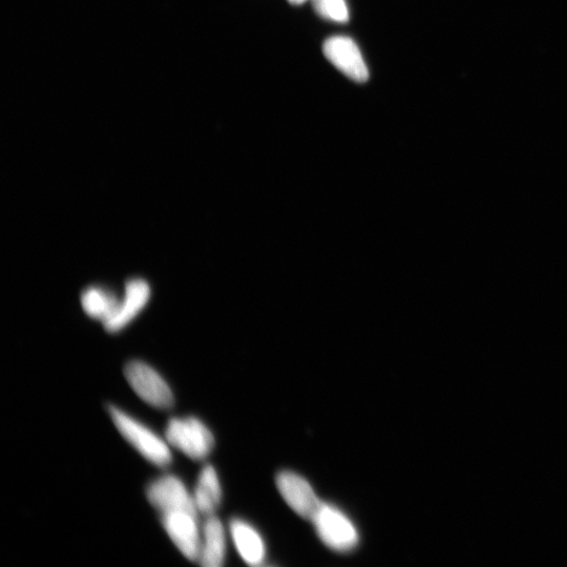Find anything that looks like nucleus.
<instances>
[{
	"label": "nucleus",
	"instance_id": "obj_1",
	"mask_svg": "<svg viewBox=\"0 0 567 567\" xmlns=\"http://www.w3.org/2000/svg\"><path fill=\"white\" fill-rule=\"evenodd\" d=\"M108 409L117 430L144 459L161 469L172 465V447L165 437L116 406L110 405Z\"/></svg>",
	"mask_w": 567,
	"mask_h": 567
},
{
	"label": "nucleus",
	"instance_id": "obj_2",
	"mask_svg": "<svg viewBox=\"0 0 567 567\" xmlns=\"http://www.w3.org/2000/svg\"><path fill=\"white\" fill-rule=\"evenodd\" d=\"M164 437L172 448L194 461L205 460L215 447L213 432L195 416L168 420Z\"/></svg>",
	"mask_w": 567,
	"mask_h": 567
},
{
	"label": "nucleus",
	"instance_id": "obj_3",
	"mask_svg": "<svg viewBox=\"0 0 567 567\" xmlns=\"http://www.w3.org/2000/svg\"><path fill=\"white\" fill-rule=\"evenodd\" d=\"M312 522L322 542L334 552H351L360 543L359 531L354 523L332 504L323 502Z\"/></svg>",
	"mask_w": 567,
	"mask_h": 567
},
{
	"label": "nucleus",
	"instance_id": "obj_4",
	"mask_svg": "<svg viewBox=\"0 0 567 567\" xmlns=\"http://www.w3.org/2000/svg\"><path fill=\"white\" fill-rule=\"evenodd\" d=\"M124 376L134 392L147 405L158 410H170L175 396L170 385L152 366L141 361L126 364Z\"/></svg>",
	"mask_w": 567,
	"mask_h": 567
},
{
	"label": "nucleus",
	"instance_id": "obj_5",
	"mask_svg": "<svg viewBox=\"0 0 567 567\" xmlns=\"http://www.w3.org/2000/svg\"><path fill=\"white\" fill-rule=\"evenodd\" d=\"M197 509L183 508L160 513L163 529L188 560L198 561L202 525Z\"/></svg>",
	"mask_w": 567,
	"mask_h": 567
},
{
	"label": "nucleus",
	"instance_id": "obj_6",
	"mask_svg": "<svg viewBox=\"0 0 567 567\" xmlns=\"http://www.w3.org/2000/svg\"><path fill=\"white\" fill-rule=\"evenodd\" d=\"M277 487L288 506L300 517L312 521L323 501L301 475L283 471L277 476Z\"/></svg>",
	"mask_w": 567,
	"mask_h": 567
},
{
	"label": "nucleus",
	"instance_id": "obj_7",
	"mask_svg": "<svg viewBox=\"0 0 567 567\" xmlns=\"http://www.w3.org/2000/svg\"><path fill=\"white\" fill-rule=\"evenodd\" d=\"M323 51L332 65L355 82L369 78V70L362 52L355 42L346 36H334L325 41Z\"/></svg>",
	"mask_w": 567,
	"mask_h": 567
},
{
	"label": "nucleus",
	"instance_id": "obj_8",
	"mask_svg": "<svg viewBox=\"0 0 567 567\" xmlns=\"http://www.w3.org/2000/svg\"><path fill=\"white\" fill-rule=\"evenodd\" d=\"M146 497L160 513L175 509L196 508L193 493L181 478L165 474L153 480L146 488Z\"/></svg>",
	"mask_w": 567,
	"mask_h": 567
},
{
	"label": "nucleus",
	"instance_id": "obj_9",
	"mask_svg": "<svg viewBox=\"0 0 567 567\" xmlns=\"http://www.w3.org/2000/svg\"><path fill=\"white\" fill-rule=\"evenodd\" d=\"M151 296L152 289L146 281L133 279L126 283L118 309L114 317L103 325L104 329L110 333H117L128 327L149 303Z\"/></svg>",
	"mask_w": 567,
	"mask_h": 567
},
{
	"label": "nucleus",
	"instance_id": "obj_10",
	"mask_svg": "<svg viewBox=\"0 0 567 567\" xmlns=\"http://www.w3.org/2000/svg\"><path fill=\"white\" fill-rule=\"evenodd\" d=\"M226 532L222 521L215 515L206 517L198 561L204 567H221L226 559Z\"/></svg>",
	"mask_w": 567,
	"mask_h": 567
},
{
	"label": "nucleus",
	"instance_id": "obj_11",
	"mask_svg": "<svg viewBox=\"0 0 567 567\" xmlns=\"http://www.w3.org/2000/svg\"><path fill=\"white\" fill-rule=\"evenodd\" d=\"M231 539L248 565H262L266 558V545L260 533L242 519H233L229 524Z\"/></svg>",
	"mask_w": 567,
	"mask_h": 567
},
{
	"label": "nucleus",
	"instance_id": "obj_12",
	"mask_svg": "<svg viewBox=\"0 0 567 567\" xmlns=\"http://www.w3.org/2000/svg\"><path fill=\"white\" fill-rule=\"evenodd\" d=\"M193 497L200 515L205 517L215 515L222 501V487L214 466L206 465L201 470Z\"/></svg>",
	"mask_w": 567,
	"mask_h": 567
},
{
	"label": "nucleus",
	"instance_id": "obj_13",
	"mask_svg": "<svg viewBox=\"0 0 567 567\" xmlns=\"http://www.w3.org/2000/svg\"><path fill=\"white\" fill-rule=\"evenodd\" d=\"M120 299L114 292L101 287H90L83 291L81 305L89 317L105 323L115 315Z\"/></svg>",
	"mask_w": 567,
	"mask_h": 567
},
{
	"label": "nucleus",
	"instance_id": "obj_14",
	"mask_svg": "<svg viewBox=\"0 0 567 567\" xmlns=\"http://www.w3.org/2000/svg\"><path fill=\"white\" fill-rule=\"evenodd\" d=\"M317 13L333 23L345 24L349 20V9L346 0H312Z\"/></svg>",
	"mask_w": 567,
	"mask_h": 567
},
{
	"label": "nucleus",
	"instance_id": "obj_15",
	"mask_svg": "<svg viewBox=\"0 0 567 567\" xmlns=\"http://www.w3.org/2000/svg\"><path fill=\"white\" fill-rule=\"evenodd\" d=\"M291 5L300 6L308 2V0H288Z\"/></svg>",
	"mask_w": 567,
	"mask_h": 567
}]
</instances>
